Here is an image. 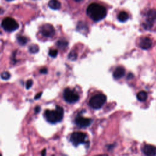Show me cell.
Segmentation results:
<instances>
[{
    "instance_id": "6da1fadb",
    "label": "cell",
    "mask_w": 156,
    "mask_h": 156,
    "mask_svg": "<svg viewBox=\"0 0 156 156\" xmlns=\"http://www.w3.org/2000/svg\"><path fill=\"white\" fill-rule=\"evenodd\" d=\"M86 13L93 21H99L105 17L107 10L102 5L97 3H92L87 7Z\"/></svg>"
},
{
    "instance_id": "7a4b0ae2",
    "label": "cell",
    "mask_w": 156,
    "mask_h": 156,
    "mask_svg": "<svg viewBox=\"0 0 156 156\" xmlns=\"http://www.w3.org/2000/svg\"><path fill=\"white\" fill-rule=\"evenodd\" d=\"M64 111L62 107L57 106L54 110H46L44 112V118L48 122L51 124H55L61 121L63 118Z\"/></svg>"
},
{
    "instance_id": "3957f363",
    "label": "cell",
    "mask_w": 156,
    "mask_h": 156,
    "mask_svg": "<svg viewBox=\"0 0 156 156\" xmlns=\"http://www.w3.org/2000/svg\"><path fill=\"white\" fill-rule=\"evenodd\" d=\"M107 97L103 94H97L91 98L89 101V105L94 109H99L105 104Z\"/></svg>"
},
{
    "instance_id": "277c9868",
    "label": "cell",
    "mask_w": 156,
    "mask_h": 156,
    "mask_svg": "<svg viewBox=\"0 0 156 156\" xmlns=\"http://www.w3.org/2000/svg\"><path fill=\"white\" fill-rule=\"evenodd\" d=\"M1 26L5 31L12 32L19 27V24L13 18L11 17H6L2 20Z\"/></svg>"
},
{
    "instance_id": "5b68a950",
    "label": "cell",
    "mask_w": 156,
    "mask_h": 156,
    "mask_svg": "<svg viewBox=\"0 0 156 156\" xmlns=\"http://www.w3.org/2000/svg\"><path fill=\"white\" fill-rule=\"evenodd\" d=\"M87 135L82 132H74L70 136V141L75 146L85 143Z\"/></svg>"
},
{
    "instance_id": "8992f818",
    "label": "cell",
    "mask_w": 156,
    "mask_h": 156,
    "mask_svg": "<svg viewBox=\"0 0 156 156\" xmlns=\"http://www.w3.org/2000/svg\"><path fill=\"white\" fill-rule=\"evenodd\" d=\"M63 98L66 102L69 103H73L77 102L79 100V96L78 93L74 90L67 88L64 90Z\"/></svg>"
},
{
    "instance_id": "52a82bcc",
    "label": "cell",
    "mask_w": 156,
    "mask_h": 156,
    "mask_svg": "<svg viewBox=\"0 0 156 156\" xmlns=\"http://www.w3.org/2000/svg\"><path fill=\"white\" fill-rule=\"evenodd\" d=\"M156 20V10L155 9H151L149 10L147 14L146 18V22H145V27L147 29L151 28L154 22Z\"/></svg>"
},
{
    "instance_id": "ba28073f",
    "label": "cell",
    "mask_w": 156,
    "mask_h": 156,
    "mask_svg": "<svg viewBox=\"0 0 156 156\" xmlns=\"http://www.w3.org/2000/svg\"><path fill=\"white\" fill-rule=\"evenodd\" d=\"M40 32L45 37H51L55 34V29L50 24L43 25L40 29Z\"/></svg>"
},
{
    "instance_id": "9c48e42d",
    "label": "cell",
    "mask_w": 156,
    "mask_h": 156,
    "mask_svg": "<svg viewBox=\"0 0 156 156\" xmlns=\"http://www.w3.org/2000/svg\"><path fill=\"white\" fill-rule=\"evenodd\" d=\"M92 119L91 118H85L83 116H77L75 119V124L80 127H86L89 126L92 122Z\"/></svg>"
},
{
    "instance_id": "30bf717a",
    "label": "cell",
    "mask_w": 156,
    "mask_h": 156,
    "mask_svg": "<svg viewBox=\"0 0 156 156\" xmlns=\"http://www.w3.org/2000/svg\"><path fill=\"white\" fill-rule=\"evenodd\" d=\"M143 152L145 156H155L156 147L151 144H145L143 148Z\"/></svg>"
},
{
    "instance_id": "8fae6325",
    "label": "cell",
    "mask_w": 156,
    "mask_h": 156,
    "mask_svg": "<svg viewBox=\"0 0 156 156\" xmlns=\"http://www.w3.org/2000/svg\"><path fill=\"white\" fill-rule=\"evenodd\" d=\"M152 40L147 37L142 38L139 43L140 47L143 49H148L152 46Z\"/></svg>"
},
{
    "instance_id": "7c38bea8",
    "label": "cell",
    "mask_w": 156,
    "mask_h": 156,
    "mask_svg": "<svg viewBox=\"0 0 156 156\" xmlns=\"http://www.w3.org/2000/svg\"><path fill=\"white\" fill-rule=\"evenodd\" d=\"M125 74V69L122 66H118L117 67L113 73V76L115 79H119L122 77Z\"/></svg>"
},
{
    "instance_id": "4fadbf2b",
    "label": "cell",
    "mask_w": 156,
    "mask_h": 156,
    "mask_svg": "<svg viewBox=\"0 0 156 156\" xmlns=\"http://www.w3.org/2000/svg\"><path fill=\"white\" fill-rule=\"evenodd\" d=\"M48 5L51 9L58 10L61 7V3L58 0H50Z\"/></svg>"
},
{
    "instance_id": "5bb4252c",
    "label": "cell",
    "mask_w": 156,
    "mask_h": 156,
    "mask_svg": "<svg viewBox=\"0 0 156 156\" xmlns=\"http://www.w3.org/2000/svg\"><path fill=\"white\" fill-rule=\"evenodd\" d=\"M129 18V15L125 11H122L119 12L118 15V20L121 22H125Z\"/></svg>"
},
{
    "instance_id": "9a60e30c",
    "label": "cell",
    "mask_w": 156,
    "mask_h": 156,
    "mask_svg": "<svg viewBox=\"0 0 156 156\" xmlns=\"http://www.w3.org/2000/svg\"><path fill=\"white\" fill-rule=\"evenodd\" d=\"M136 98L138 101L143 102V101H146V99L147 98V94L145 91H141L139 93H138V94L136 95Z\"/></svg>"
},
{
    "instance_id": "2e32d148",
    "label": "cell",
    "mask_w": 156,
    "mask_h": 156,
    "mask_svg": "<svg viewBox=\"0 0 156 156\" xmlns=\"http://www.w3.org/2000/svg\"><path fill=\"white\" fill-rule=\"evenodd\" d=\"M67 45H68V42L65 40H60L57 42V46L60 49H63L66 48Z\"/></svg>"
},
{
    "instance_id": "e0dca14e",
    "label": "cell",
    "mask_w": 156,
    "mask_h": 156,
    "mask_svg": "<svg viewBox=\"0 0 156 156\" xmlns=\"http://www.w3.org/2000/svg\"><path fill=\"white\" fill-rule=\"evenodd\" d=\"M29 51L30 53L35 54L38 52L39 51V48L37 44H32L29 48Z\"/></svg>"
},
{
    "instance_id": "ac0fdd59",
    "label": "cell",
    "mask_w": 156,
    "mask_h": 156,
    "mask_svg": "<svg viewBox=\"0 0 156 156\" xmlns=\"http://www.w3.org/2000/svg\"><path fill=\"white\" fill-rule=\"evenodd\" d=\"M17 41L20 44L24 45L25 44H26L27 40V38L24 36H20L17 38Z\"/></svg>"
},
{
    "instance_id": "d6986e66",
    "label": "cell",
    "mask_w": 156,
    "mask_h": 156,
    "mask_svg": "<svg viewBox=\"0 0 156 156\" xmlns=\"http://www.w3.org/2000/svg\"><path fill=\"white\" fill-rule=\"evenodd\" d=\"M10 77V74L8 71H4L1 73V78L3 80H8Z\"/></svg>"
},
{
    "instance_id": "ffe728a7",
    "label": "cell",
    "mask_w": 156,
    "mask_h": 156,
    "mask_svg": "<svg viewBox=\"0 0 156 156\" xmlns=\"http://www.w3.org/2000/svg\"><path fill=\"white\" fill-rule=\"evenodd\" d=\"M58 51L56 49H51L49 52V55L51 57H55L57 55Z\"/></svg>"
},
{
    "instance_id": "44dd1931",
    "label": "cell",
    "mask_w": 156,
    "mask_h": 156,
    "mask_svg": "<svg viewBox=\"0 0 156 156\" xmlns=\"http://www.w3.org/2000/svg\"><path fill=\"white\" fill-rule=\"evenodd\" d=\"M70 60H74L77 58V54L74 52H70V54H69V56H68Z\"/></svg>"
},
{
    "instance_id": "7402d4cb",
    "label": "cell",
    "mask_w": 156,
    "mask_h": 156,
    "mask_svg": "<svg viewBox=\"0 0 156 156\" xmlns=\"http://www.w3.org/2000/svg\"><path fill=\"white\" fill-rule=\"evenodd\" d=\"M32 84H33V81H32L31 79L28 80L26 82V88L27 89H29V88L32 87Z\"/></svg>"
},
{
    "instance_id": "603a6c76",
    "label": "cell",
    "mask_w": 156,
    "mask_h": 156,
    "mask_svg": "<svg viewBox=\"0 0 156 156\" xmlns=\"http://www.w3.org/2000/svg\"><path fill=\"white\" fill-rule=\"evenodd\" d=\"M40 72L41 73H43V74H46V73L48 72V69H47V68H42V69H40Z\"/></svg>"
},
{
    "instance_id": "cb8c5ba5",
    "label": "cell",
    "mask_w": 156,
    "mask_h": 156,
    "mask_svg": "<svg viewBox=\"0 0 156 156\" xmlns=\"http://www.w3.org/2000/svg\"><path fill=\"white\" fill-rule=\"evenodd\" d=\"M41 94H42V92H40V93H37V94H36V96H35V98H34L35 99H39V98L41 97Z\"/></svg>"
},
{
    "instance_id": "d4e9b609",
    "label": "cell",
    "mask_w": 156,
    "mask_h": 156,
    "mask_svg": "<svg viewBox=\"0 0 156 156\" xmlns=\"http://www.w3.org/2000/svg\"><path fill=\"white\" fill-rule=\"evenodd\" d=\"M34 110H35V112L36 113H38V112L40 111V107L39 106H37V107L35 108Z\"/></svg>"
},
{
    "instance_id": "484cf974",
    "label": "cell",
    "mask_w": 156,
    "mask_h": 156,
    "mask_svg": "<svg viewBox=\"0 0 156 156\" xmlns=\"http://www.w3.org/2000/svg\"><path fill=\"white\" fill-rule=\"evenodd\" d=\"M46 150L45 149H44L42 151V152H41V155H42V156H45V155H46Z\"/></svg>"
},
{
    "instance_id": "4316f807",
    "label": "cell",
    "mask_w": 156,
    "mask_h": 156,
    "mask_svg": "<svg viewBox=\"0 0 156 156\" xmlns=\"http://www.w3.org/2000/svg\"><path fill=\"white\" fill-rule=\"evenodd\" d=\"M96 156H108L106 154H104V155H96Z\"/></svg>"
},
{
    "instance_id": "83f0119b",
    "label": "cell",
    "mask_w": 156,
    "mask_h": 156,
    "mask_svg": "<svg viewBox=\"0 0 156 156\" xmlns=\"http://www.w3.org/2000/svg\"><path fill=\"white\" fill-rule=\"evenodd\" d=\"M6 1H12L13 0H6Z\"/></svg>"
},
{
    "instance_id": "f1b7e54d",
    "label": "cell",
    "mask_w": 156,
    "mask_h": 156,
    "mask_svg": "<svg viewBox=\"0 0 156 156\" xmlns=\"http://www.w3.org/2000/svg\"><path fill=\"white\" fill-rule=\"evenodd\" d=\"M74 1H81V0H74Z\"/></svg>"
}]
</instances>
